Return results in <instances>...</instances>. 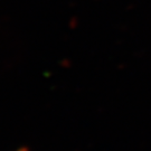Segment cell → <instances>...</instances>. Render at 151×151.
Instances as JSON below:
<instances>
[{
    "label": "cell",
    "instance_id": "obj_1",
    "mask_svg": "<svg viewBox=\"0 0 151 151\" xmlns=\"http://www.w3.org/2000/svg\"><path fill=\"white\" fill-rule=\"evenodd\" d=\"M16 151H28V149H27V148H25V147H24V148H18V149H17Z\"/></svg>",
    "mask_w": 151,
    "mask_h": 151
}]
</instances>
